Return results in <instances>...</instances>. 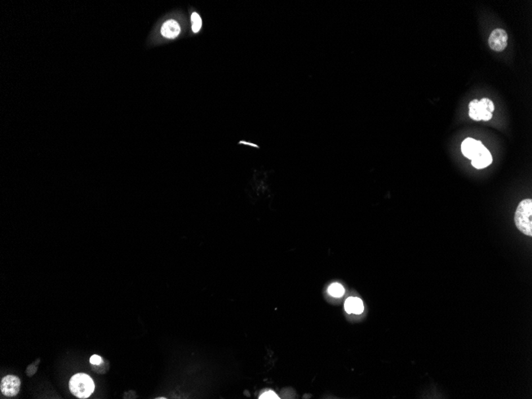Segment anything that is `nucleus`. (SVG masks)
Masks as SVG:
<instances>
[{"instance_id":"nucleus-1","label":"nucleus","mask_w":532,"mask_h":399,"mask_svg":"<svg viewBox=\"0 0 532 399\" xmlns=\"http://www.w3.org/2000/svg\"><path fill=\"white\" fill-rule=\"evenodd\" d=\"M516 227L522 233L532 236V200H524L519 204L515 215Z\"/></svg>"},{"instance_id":"nucleus-2","label":"nucleus","mask_w":532,"mask_h":399,"mask_svg":"<svg viewBox=\"0 0 532 399\" xmlns=\"http://www.w3.org/2000/svg\"><path fill=\"white\" fill-rule=\"evenodd\" d=\"M94 381L88 374L79 373L75 374L69 381L71 393L79 399H87L94 391Z\"/></svg>"},{"instance_id":"nucleus-3","label":"nucleus","mask_w":532,"mask_h":399,"mask_svg":"<svg viewBox=\"0 0 532 399\" xmlns=\"http://www.w3.org/2000/svg\"><path fill=\"white\" fill-rule=\"evenodd\" d=\"M468 108L470 118L476 121H490L495 111L494 104L489 98H482L480 100L474 99L470 102Z\"/></svg>"},{"instance_id":"nucleus-4","label":"nucleus","mask_w":532,"mask_h":399,"mask_svg":"<svg viewBox=\"0 0 532 399\" xmlns=\"http://www.w3.org/2000/svg\"><path fill=\"white\" fill-rule=\"evenodd\" d=\"M472 166L476 169L485 168L487 166L492 165L493 163V156L491 155L489 149L480 141L477 146L476 151L474 152L471 157Z\"/></svg>"},{"instance_id":"nucleus-5","label":"nucleus","mask_w":532,"mask_h":399,"mask_svg":"<svg viewBox=\"0 0 532 399\" xmlns=\"http://www.w3.org/2000/svg\"><path fill=\"white\" fill-rule=\"evenodd\" d=\"M508 42L507 32L503 29H496L492 32L489 38L490 48L497 52H502L505 50Z\"/></svg>"},{"instance_id":"nucleus-6","label":"nucleus","mask_w":532,"mask_h":399,"mask_svg":"<svg viewBox=\"0 0 532 399\" xmlns=\"http://www.w3.org/2000/svg\"><path fill=\"white\" fill-rule=\"evenodd\" d=\"M20 389V380L18 377L7 375L2 378L1 382V391L8 397H13L19 393Z\"/></svg>"},{"instance_id":"nucleus-7","label":"nucleus","mask_w":532,"mask_h":399,"mask_svg":"<svg viewBox=\"0 0 532 399\" xmlns=\"http://www.w3.org/2000/svg\"><path fill=\"white\" fill-rule=\"evenodd\" d=\"M181 26L175 19H169L163 23L160 33L166 39H175L181 33Z\"/></svg>"},{"instance_id":"nucleus-8","label":"nucleus","mask_w":532,"mask_h":399,"mask_svg":"<svg viewBox=\"0 0 532 399\" xmlns=\"http://www.w3.org/2000/svg\"><path fill=\"white\" fill-rule=\"evenodd\" d=\"M346 312L349 314H361L364 312V306L362 299L357 298H349L344 304Z\"/></svg>"},{"instance_id":"nucleus-9","label":"nucleus","mask_w":532,"mask_h":399,"mask_svg":"<svg viewBox=\"0 0 532 399\" xmlns=\"http://www.w3.org/2000/svg\"><path fill=\"white\" fill-rule=\"evenodd\" d=\"M480 142V140H476L473 138H466L462 144V154L466 156V158L471 160V157L476 151Z\"/></svg>"},{"instance_id":"nucleus-10","label":"nucleus","mask_w":532,"mask_h":399,"mask_svg":"<svg viewBox=\"0 0 532 399\" xmlns=\"http://www.w3.org/2000/svg\"><path fill=\"white\" fill-rule=\"evenodd\" d=\"M191 25H192V33L198 34L201 32L203 23H202V17L197 11H193L191 14Z\"/></svg>"},{"instance_id":"nucleus-11","label":"nucleus","mask_w":532,"mask_h":399,"mask_svg":"<svg viewBox=\"0 0 532 399\" xmlns=\"http://www.w3.org/2000/svg\"><path fill=\"white\" fill-rule=\"evenodd\" d=\"M329 293L331 296H332L334 298H339L344 295L345 290H344L343 285H340L339 283H333L329 286Z\"/></svg>"},{"instance_id":"nucleus-12","label":"nucleus","mask_w":532,"mask_h":399,"mask_svg":"<svg viewBox=\"0 0 532 399\" xmlns=\"http://www.w3.org/2000/svg\"><path fill=\"white\" fill-rule=\"evenodd\" d=\"M259 399H280V398H279L278 395H277V394L275 393V392H273V391H266V392H264V393L262 394V395H261L260 397H259Z\"/></svg>"},{"instance_id":"nucleus-13","label":"nucleus","mask_w":532,"mask_h":399,"mask_svg":"<svg viewBox=\"0 0 532 399\" xmlns=\"http://www.w3.org/2000/svg\"><path fill=\"white\" fill-rule=\"evenodd\" d=\"M90 364H93V365H100V364L103 363L101 358L99 356H97V355H94V356H92L90 358Z\"/></svg>"},{"instance_id":"nucleus-14","label":"nucleus","mask_w":532,"mask_h":399,"mask_svg":"<svg viewBox=\"0 0 532 399\" xmlns=\"http://www.w3.org/2000/svg\"><path fill=\"white\" fill-rule=\"evenodd\" d=\"M157 399H166V398H162V397H161V398H157Z\"/></svg>"}]
</instances>
